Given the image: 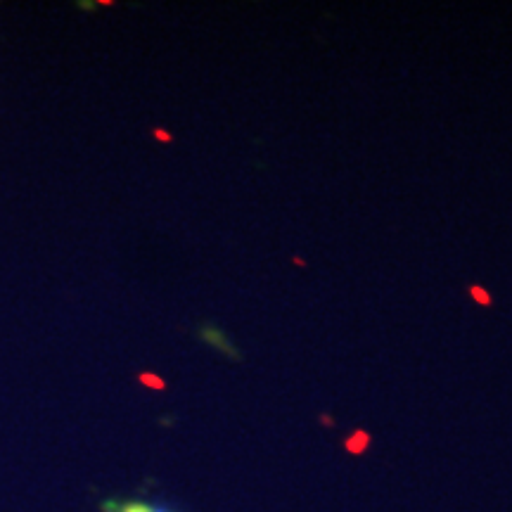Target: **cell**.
<instances>
[{"label": "cell", "mask_w": 512, "mask_h": 512, "mask_svg": "<svg viewBox=\"0 0 512 512\" xmlns=\"http://www.w3.org/2000/svg\"><path fill=\"white\" fill-rule=\"evenodd\" d=\"M107 512H171L162 508V505L145 503V501H117L107 503Z\"/></svg>", "instance_id": "cell-1"}]
</instances>
